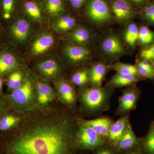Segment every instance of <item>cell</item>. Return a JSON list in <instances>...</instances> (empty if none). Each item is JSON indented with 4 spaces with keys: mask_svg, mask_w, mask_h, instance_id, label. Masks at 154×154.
<instances>
[{
    "mask_svg": "<svg viewBox=\"0 0 154 154\" xmlns=\"http://www.w3.org/2000/svg\"><path fill=\"white\" fill-rule=\"evenodd\" d=\"M72 137L68 125L37 127L9 143L8 154H69Z\"/></svg>",
    "mask_w": 154,
    "mask_h": 154,
    "instance_id": "cell-1",
    "label": "cell"
},
{
    "mask_svg": "<svg viewBox=\"0 0 154 154\" xmlns=\"http://www.w3.org/2000/svg\"><path fill=\"white\" fill-rule=\"evenodd\" d=\"M109 96V92L106 88L100 86L93 87L83 92L82 102L88 110L96 112L106 106Z\"/></svg>",
    "mask_w": 154,
    "mask_h": 154,
    "instance_id": "cell-2",
    "label": "cell"
},
{
    "mask_svg": "<svg viewBox=\"0 0 154 154\" xmlns=\"http://www.w3.org/2000/svg\"><path fill=\"white\" fill-rule=\"evenodd\" d=\"M76 142L80 148L92 149L104 144L105 141L91 127L84 123L77 133Z\"/></svg>",
    "mask_w": 154,
    "mask_h": 154,
    "instance_id": "cell-3",
    "label": "cell"
},
{
    "mask_svg": "<svg viewBox=\"0 0 154 154\" xmlns=\"http://www.w3.org/2000/svg\"><path fill=\"white\" fill-rule=\"evenodd\" d=\"M86 14L96 24L106 23L111 18L109 6L105 0H90L87 4Z\"/></svg>",
    "mask_w": 154,
    "mask_h": 154,
    "instance_id": "cell-4",
    "label": "cell"
},
{
    "mask_svg": "<svg viewBox=\"0 0 154 154\" xmlns=\"http://www.w3.org/2000/svg\"><path fill=\"white\" fill-rule=\"evenodd\" d=\"M111 11L116 19L124 24L136 16L132 6L126 0H114L111 5Z\"/></svg>",
    "mask_w": 154,
    "mask_h": 154,
    "instance_id": "cell-5",
    "label": "cell"
},
{
    "mask_svg": "<svg viewBox=\"0 0 154 154\" xmlns=\"http://www.w3.org/2000/svg\"><path fill=\"white\" fill-rule=\"evenodd\" d=\"M103 54L109 58H117L123 55L125 48L119 37L111 35L104 38L101 45Z\"/></svg>",
    "mask_w": 154,
    "mask_h": 154,
    "instance_id": "cell-6",
    "label": "cell"
},
{
    "mask_svg": "<svg viewBox=\"0 0 154 154\" xmlns=\"http://www.w3.org/2000/svg\"><path fill=\"white\" fill-rule=\"evenodd\" d=\"M140 94L137 88L134 87L125 91L119 99L117 114L124 115L133 110L137 103Z\"/></svg>",
    "mask_w": 154,
    "mask_h": 154,
    "instance_id": "cell-7",
    "label": "cell"
},
{
    "mask_svg": "<svg viewBox=\"0 0 154 154\" xmlns=\"http://www.w3.org/2000/svg\"><path fill=\"white\" fill-rule=\"evenodd\" d=\"M33 84L30 79H26L20 88L13 91L9 98L12 102L24 105L30 102L33 96Z\"/></svg>",
    "mask_w": 154,
    "mask_h": 154,
    "instance_id": "cell-8",
    "label": "cell"
},
{
    "mask_svg": "<svg viewBox=\"0 0 154 154\" xmlns=\"http://www.w3.org/2000/svg\"><path fill=\"white\" fill-rule=\"evenodd\" d=\"M65 55L73 63H79L87 60L90 57V49L86 45H69L64 49Z\"/></svg>",
    "mask_w": 154,
    "mask_h": 154,
    "instance_id": "cell-9",
    "label": "cell"
},
{
    "mask_svg": "<svg viewBox=\"0 0 154 154\" xmlns=\"http://www.w3.org/2000/svg\"><path fill=\"white\" fill-rule=\"evenodd\" d=\"M30 32V23L25 18H18L11 26V33L13 38L20 43H23L28 39Z\"/></svg>",
    "mask_w": 154,
    "mask_h": 154,
    "instance_id": "cell-10",
    "label": "cell"
},
{
    "mask_svg": "<svg viewBox=\"0 0 154 154\" xmlns=\"http://www.w3.org/2000/svg\"><path fill=\"white\" fill-rule=\"evenodd\" d=\"M37 69L42 75L50 79L57 76L61 69L59 62L53 57L39 62L37 64Z\"/></svg>",
    "mask_w": 154,
    "mask_h": 154,
    "instance_id": "cell-11",
    "label": "cell"
},
{
    "mask_svg": "<svg viewBox=\"0 0 154 154\" xmlns=\"http://www.w3.org/2000/svg\"><path fill=\"white\" fill-rule=\"evenodd\" d=\"M36 98L41 105H47L56 98V94L53 89L48 83L37 82L36 85Z\"/></svg>",
    "mask_w": 154,
    "mask_h": 154,
    "instance_id": "cell-12",
    "label": "cell"
},
{
    "mask_svg": "<svg viewBox=\"0 0 154 154\" xmlns=\"http://www.w3.org/2000/svg\"><path fill=\"white\" fill-rule=\"evenodd\" d=\"M129 123L128 116H124L112 123L107 136L112 143L117 145Z\"/></svg>",
    "mask_w": 154,
    "mask_h": 154,
    "instance_id": "cell-13",
    "label": "cell"
},
{
    "mask_svg": "<svg viewBox=\"0 0 154 154\" xmlns=\"http://www.w3.org/2000/svg\"><path fill=\"white\" fill-rule=\"evenodd\" d=\"M54 42V37L51 34H42L33 42L31 46V52L34 55H40L50 49Z\"/></svg>",
    "mask_w": 154,
    "mask_h": 154,
    "instance_id": "cell-14",
    "label": "cell"
},
{
    "mask_svg": "<svg viewBox=\"0 0 154 154\" xmlns=\"http://www.w3.org/2000/svg\"><path fill=\"white\" fill-rule=\"evenodd\" d=\"M143 79L139 75H126L116 73L109 81L107 85L110 88H121L132 85Z\"/></svg>",
    "mask_w": 154,
    "mask_h": 154,
    "instance_id": "cell-15",
    "label": "cell"
},
{
    "mask_svg": "<svg viewBox=\"0 0 154 154\" xmlns=\"http://www.w3.org/2000/svg\"><path fill=\"white\" fill-rule=\"evenodd\" d=\"M17 57L11 52L0 53V75H4L14 70L19 66Z\"/></svg>",
    "mask_w": 154,
    "mask_h": 154,
    "instance_id": "cell-16",
    "label": "cell"
},
{
    "mask_svg": "<svg viewBox=\"0 0 154 154\" xmlns=\"http://www.w3.org/2000/svg\"><path fill=\"white\" fill-rule=\"evenodd\" d=\"M61 99L67 105H72L76 99L75 92L73 86L66 81H61L56 85Z\"/></svg>",
    "mask_w": 154,
    "mask_h": 154,
    "instance_id": "cell-17",
    "label": "cell"
},
{
    "mask_svg": "<svg viewBox=\"0 0 154 154\" xmlns=\"http://www.w3.org/2000/svg\"><path fill=\"white\" fill-rule=\"evenodd\" d=\"M91 38V34L89 29L84 26H79L73 29L69 38L72 44L86 45Z\"/></svg>",
    "mask_w": 154,
    "mask_h": 154,
    "instance_id": "cell-18",
    "label": "cell"
},
{
    "mask_svg": "<svg viewBox=\"0 0 154 154\" xmlns=\"http://www.w3.org/2000/svg\"><path fill=\"white\" fill-rule=\"evenodd\" d=\"M85 123L91 127L97 134L102 137L107 136L112 122L110 119L102 117L85 121Z\"/></svg>",
    "mask_w": 154,
    "mask_h": 154,
    "instance_id": "cell-19",
    "label": "cell"
},
{
    "mask_svg": "<svg viewBox=\"0 0 154 154\" xmlns=\"http://www.w3.org/2000/svg\"><path fill=\"white\" fill-rule=\"evenodd\" d=\"M107 67L99 63L94 65L90 70V82L93 87H100L106 74Z\"/></svg>",
    "mask_w": 154,
    "mask_h": 154,
    "instance_id": "cell-20",
    "label": "cell"
},
{
    "mask_svg": "<svg viewBox=\"0 0 154 154\" xmlns=\"http://www.w3.org/2000/svg\"><path fill=\"white\" fill-rule=\"evenodd\" d=\"M137 142V138L129 123L126 130L117 143V147L120 150L128 149L134 146Z\"/></svg>",
    "mask_w": 154,
    "mask_h": 154,
    "instance_id": "cell-21",
    "label": "cell"
},
{
    "mask_svg": "<svg viewBox=\"0 0 154 154\" xmlns=\"http://www.w3.org/2000/svg\"><path fill=\"white\" fill-rule=\"evenodd\" d=\"M25 13L30 19L35 21H39L42 18V11L40 6L36 2L27 1L23 5Z\"/></svg>",
    "mask_w": 154,
    "mask_h": 154,
    "instance_id": "cell-22",
    "label": "cell"
},
{
    "mask_svg": "<svg viewBox=\"0 0 154 154\" xmlns=\"http://www.w3.org/2000/svg\"><path fill=\"white\" fill-rule=\"evenodd\" d=\"M138 42L142 47L149 46L154 43V31L147 25L142 24L139 27Z\"/></svg>",
    "mask_w": 154,
    "mask_h": 154,
    "instance_id": "cell-23",
    "label": "cell"
},
{
    "mask_svg": "<svg viewBox=\"0 0 154 154\" xmlns=\"http://www.w3.org/2000/svg\"><path fill=\"white\" fill-rule=\"evenodd\" d=\"M44 3L45 10L51 17H58L64 11L63 0H44Z\"/></svg>",
    "mask_w": 154,
    "mask_h": 154,
    "instance_id": "cell-24",
    "label": "cell"
},
{
    "mask_svg": "<svg viewBox=\"0 0 154 154\" xmlns=\"http://www.w3.org/2000/svg\"><path fill=\"white\" fill-rule=\"evenodd\" d=\"M135 66L139 75L142 79L154 80V68L149 62L140 60Z\"/></svg>",
    "mask_w": 154,
    "mask_h": 154,
    "instance_id": "cell-25",
    "label": "cell"
},
{
    "mask_svg": "<svg viewBox=\"0 0 154 154\" xmlns=\"http://www.w3.org/2000/svg\"><path fill=\"white\" fill-rule=\"evenodd\" d=\"M76 25V20L68 15L60 17L54 24V27L61 32H66L73 29Z\"/></svg>",
    "mask_w": 154,
    "mask_h": 154,
    "instance_id": "cell-26",
    "label": "cell"
},
{
    "mask_svg": "<svg viewBox=\"0 0 154 154\" xmlns=\"http://www.w3.org/2000/svg\"><path fill=\"white\" fill-rule=\"evenodd\" d=\"M139 17L144 25L154 27V2H151L140 11Z\"/></svg>",
    "mask_w": 154,
    "mask_h": 154,
    "instance_id": "cell-27",
    "label": "cell"
},
{
    "mask_svg": "<svg viewBox=\"0 0 154 154\" xmlns=\"http://www.w3.org/2000/svg\"><path fill=\"white\" fill-rule=\"evenodd\" d=\"M139 27L135 23L132 22L128 26L125 33V39L128 44L134 47L138 42Z\"/></svg>",
    "mask_w": 154,
    "mask_h": 154,
    "instance_id": "cell-28",
    "label": "cell"
},
{
    "mask_svg": "<svg viewBox=\"0 0 154 154\" xmlns=\"http://www.w3.org/2000/svg\"><path fill=\"white\" fill-rule=\"evenodd\" d=\"M111 68L115 70L116 73L122 74L140 76L135 65L120 62L116 63L111 66Z\"/></svg>",
    "mask_w": 154,
    "mask_h": 154,
    "instance_id": "cell-29",
    "label": "cell"
},
{
    "mask_svg": "<svg viewBox=\"0 0 154 154\" xmlns=\"http://www.w3.org/2000/svg\"><path fill=\"white\" fill-rule=\"evenodd\" d=\"M143 147L148 154H154V121L150 125L147 134L143 140Z\"/></svg>",
    "mask_w": 154,
    "mask_h": 154,
    "instance_id": "cell-30",
    "label": "cell"
},
{
    "mask_svg": "<svg viewBox=\"0 0 154 154\" xmlns=\"http://www.w3.org/2000/svg\"><path fill=\"white\" fill-rule=\"evenodd\" d=\"M23 80V73L21 71H15L12 73L9 77L8 86L11 90H15L22 85Z\"/></svg>",
    "mask_w": 154,
    "mask_h": 154,
    "instance_id": "cell-31",
    "label": "cell"
},
{
    "mask_svg": "<svg viewBox=\"0 0 154 154\" xmlns=\"http://www.w3.org/2000/svg\"><path fill=\"white\" fill-rule=\"evenodd\" d=\"M72 80L77 85L82 87L85 85L90 81V70L85 69L75 73L72 77Z\"/></svg>",
    "mask_w": 154,
    "mask_h": 154,
    "instance_id": "cell-32",
    "label": "cell"
},
{
    "mask_svg": "<svg viewBox=\"0 0 154 154\" xmlns=\"http://www.w3.org/2000/svg\"><path fill=\"white\" fill-rule=\"evenodd\" d=\"M19 118L13 115L5 116L0 120V130H8L15 126L19 122Z\"/></svg>",
    "mask_w": 154,
    "mask_h": 154,
    "instance_id": "cell-33",
    "label": "cell"
},
{
    "mask_svg": "<svg viewBox=\"0 0 154 154\" xmlns=\"http://www.w3.org/2000/svg\"><path fill=\"white\" fill-rule=\"evenodd\" d=\"M3 17L9 19L14 13L15 8V0H2Z\"/></svg>",
    "mask_w": 154,
    "mask_h": 154,
    "instance_id": "cell-34",
    "label": "cell"
},
{
    "mask_svg": "<svg viewBox=\"0 0 154 154\" xmlns=\"http://www.w3.org/2000/svg\"><path fill=\"white\" fill-rule=\"evenodd\" d=\"M139 57L140 60L147 61L151 62L154 61V43L142 47L139 52Z\"/></svg>",
    "mask_w": 154,
    "mask_h": 154,
    "instance_id": "cell-35",
    "label": "cell"
},
{
    "mask_svg": "<svg viewBox=\"0 0 154 154\" xmlns=\"http://www.w3.org/2000/svg\"><path fill=\"white\" fill-rule=\"evenodd\" d=\"M133 5L140 11L150 2V0H130Z\"/></svg>",
    "mask_w": 154,
    "mask_h": 154,
    "instance_id": "cell-36",
    "label": "cell"
},
{
    "mask_svg": "<svg viewBox=\"0 0 154 154\" xmlns=\"http://www.w3.org/2000/svg\"><path fill=\"white\" fill-rule=\"evenodd\" d=\"M72 8L75 10L79 9L82 7L86 0H69Z\"/></svg>",
    "mask_w": 154,
    "mask_h": 154,
    "instance_id": "cell-37",
    "label": "cell"
},
{
    "mask_svg": "<svg viewBox=\"0 0 154 154\" xmlns=\"http://www.w3.org/2000/svg\"><path fill=\"white\" fill-rule=\"evenodd\" d=\"M97 154H112L109 151L107 150H102L98 152Z\"/></svg>",
    "mask_w": 154,
    "mask_h": 154,
    "instance_id": "cell-38",
    "label": "cell"
},
{
    "mask_svg": "<svg viewBox=\"0 0 154 154\" xmlns=\"http://www.w3.org/2000/svg\"><path fill=\"white\" fill-rule=\"evenodd\" d=\"M3 82L2 80L0 78V91L2 90V87Z\"/></svg>",
    "mask_w": 154,
    "mask_h": 154,
    "instance_id": "cell-39",
    "label": "cell"
},
{
    "mask_svg": "<svg viewBox=\"0 0 154 154\" xmlns=\"http://www.w3.org/2000/svg\"><path fill=\"white\" fill-rule=\"evenodd\" d=\"M150 63L152 64V66H153L154 68V61L151 62Z\"/></svg>",
    "mask_w": 154,
    "mask_h": 154,
    "instance_id": "cell-40",
    "label": "cell"
},
{
    "mask_svg": "<svg viewBox=\"0 0 154 154\" xmlns=\"http://www.w3.org/2000/svg\"><path fill=\"white\" fill-rule=\"evenodd\" d=\"M129 154H137L136 153H131Z\"/></svg>",
    "mask_w": 154,
    "mask_h": 154,
    "instance_id": "cell-41",
    "label": "cell"
},
{
    "mask_svg": "<svg viewBox=\"0 0 154 154\" xmlns=\"http://www.w3.org/2000/svg\"><path fill=\"white\" fill-rule=\"evenodd\" d=\"M152 2H154V0H152Z\"/></svg>",
    "mask_w": 154,
    "mask_h": 154,
    "instance_id": "cell-42",
    "label": "cell"
},
{
    "mask_svg": "<svg viewBox=\"0 0 154 154\" xmlns=\"http://www.w3.org/2000/svg\"><path fill=\"white\" fill-rule=\"evenodd\" d=\"M0 110H1V107H0Z\"/></svg>",
    "mask_w": 154,
    "mask_h": 154,
    "instance_id": "cell-43",
    "label": "cell"
}]
</instances>
